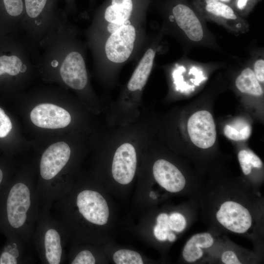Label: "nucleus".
Segmentation results:
<instances>
[{"label":"nucleus","instance_id":"f257e3e1","mask_svg":"<svg viewBox=\"0 0 264 264\" xmlns=\"http://www.w3.org/2000/svg\"><path fill=\"white\" fill-rule=\"evenodd\" d=\"M49 211L64 228L68 240H91L92 230L105 225L110 212L104 197L90 187H74L57 199Z\"/></svg>","mask_w":264,"mask_h":264},{"label":"nucleus","instance_id":"f03ea898","mask_svg":"<svg viewBox=\"0 0 264 264\" xmlns=\"http://www.w3.org/2000/svg\"><path fill=\"white\" fill-rule=\"evenodd\" d=\"M42 205L36 184L7 181L0 191V233L21 240L30 249Z\"/></svg>","mask_w":264,"mask_h":264},{"label":"nucleus","instance_id":"7ed1b4c3","mask_svg":"<svg viewBox=\"0 0 264 264\" xmlns=\"http://www.w3.org/2000/svg\"><path fill=\"white\" fill-rule=\"evenodd\" d=\"M68 240L62 224L49 211L41 209L33 236V247L43 264H60L65 259V246Z\"/></svg>","mask_w":264,"mask_h":264},{"label":"nucleus","instance_id":"20e7f679","mask_svg":"<svg viewBox=\"0 0 264 264\" xmlns=\"http://www.w3.org/2000/svg\"><path fill=\"white\" fill-rule=\"evenodd\" d=\"M59 0H23L21 34L38 49L43 38L65 16Z\"/></svg>","mask_w":264,"mask_h":264},{"label":"nucleus","instance_id":"39448f33","mask_svg":"<svg viewBox=\"0 0 264 264\" xmlns=\"http://www.w3.org/2000/svg\"><path fill=\"white\" fill-rule=\"evenodd\" d=\"M216 213L217 221L226 229L237 234H244L252 224L249 210L240 202L226 200L222 202Z\"/></svg>","mask_w":264,"mask_h":264},{"label":"nucleus","instance_id":"423d86ee","mask_svg":"<svg viewBox=\"0 0 264 264\" xmlns=\"http://www.w3.org/2000/svg\"><path fill=\"white\" fill-rule=\"evenodd\" d=\"M187 130L190 139L201 149L212 147L216 139L215 122L212 114L207 110H199L189 118Z\"/></svg>","mask_w":264,"mask_h":264},{"label":"nucleus","instance_id":"0eeeda50","mask_svg":"<svg viewBox=\"0 0 264 264\" xmlns=\"http://www.w3.org/2000/svg\"><path fill=\"white\" fill-rule=\"evenodd\" d=\"M135 36V28L128 21L108 38L105 45L107 58L116 63L126 61L133 50Z\"/></svg>","mask_w":264,"mask_h":264},{"label":"nucleus","instance_id":"6e6552de","mask_svg":"<svg viewBox=\"0 0 264 264\" xmlns=\"http://www.w3.org/2000/svg\"><path fill=\"white\" fill-rule=\"evenodd\" d=\"M137 165L136 153L134 147L125 143L116 150L112 163L111 173L118 183L126 185L132 180Z\"/></svg>","mask_w":264,"mask_h":264},{"label":"nucleus","instance_id":"1a4fd4ad","mask_svg":"<svg viewBox=\"0 0 264 264\" xmlns=\"http://www.w3.org/2000/svg\"><path fill=\"white\" fill-rule=\"evenodd\" d=\"M30 117L37 127L45 129L66 127L71 122L69 112L64 109L50 103H42L34 108Z\"/></svg>","mask_w":264,"mask_h":264},{"label":"nucleus","instance_id":"9d476101","mask_svg":"<svg viewBox=\"0 0 264 264\" xmlns=\"http://www.w3.org/2000/svg\"><path fill=\"white\" fill-rule=\"evenodd\" d=\"M153 174L157 183L171 193L181 191L186 185V179L180 170L169 161L159 159L153 167Z\"/></svg>","mask_w":264,"mask_h":264},{"label":"nucleus","instance_id":"9b49d317","mask_svg":"<svg viewBox=\"0 0 264 264\" xmlns=\"http://www.w3.org/2000/svg\"><path fill=\"white\" fill-rule=\"evenodd\" d=\"M172 12L177 24L190 40L194 42L202 40L203 37L202 24L191 8L179 4L173 8Z\"/></svg>","mask_w":264,"mask_h":264},{"label":"nucleus","instance_id":"f8f14e48","mask_svg":"<svg viewBox=\"0 0 264 264\" xmlns=\"http://www.w3.org/2000/svg\"><path fill=\"white\" fill-rule=\"evenodd\" d=\"M214 239L209 233H198L192 236L187 242L182 251L184 260L193 263L200 259L203 254L202 249L212 246Z\"/></svg>","mask_w":264,"mask_h":264},{"label":"nucleus","instance_id":"ddd939ff","mask_svg":"<svg viewBox=\"0 0 264 264\" xmlns=\"http://www.w3.org/2000/svg\"><path fill=\"white\" fill-rule=\"evenodd\" d=\"M6 241L0 250V264H18L25 263L28 258L25 251L29 248L21 240L6 238Z\"/></svg>","mask_w":264,"mask_h":264},{"label":"nucleus","instance_id":"4468645a","mask_svg":"<svg viewBox=\"0 0 264 264\" xmlns=\"http://www.w3.org/2000/svg\"><path fill=\"white\" fill-rule=\"evenodd\" d=\"M154 56L153 49L150 48L147 50L128 83L129 90L134 91L144 87L152 70Z\"/></svg>","mask_w":264,"mask_h":264},{"label":"nucleus","instance_id":"2eb2a0df","mask_svg":"<svg viewBox=\"0 0 264 264\" xmlns=\"http://www.w3.org/2000/svg\"><path fill=\"white\" fill-rule=\"evenodd\" d=\"M132 0H111V4L105 12V19L109 22L124 24L129 20L132 10Z\"/></svg>","mask_w":264,"mask_h":264},{"label":"nucleus","instance_id":"dca6fc26","mask_svg":"<svg viewBox=\"0 0 264 264\" xmlns=\"http://www.w3.org/2000/svg\"><path fill=\"white\" fill-rule=\"evenodd\" d=\"M235 85L241 92L259 96L263 94V90L253 71L250 68L243 69L237 77Z\"/></svg>","mask_w":264,"mask_h":264},{"label":"nucleus","instance_id":"f3484780","mask_svg":"<svg viewBox=\"0 0 264 264\" xmlns=\"http://www.w3.org/2000/svg\"><path fill=\"white\" fill-rule=\"evenodd\" d=\"M223 132L228 139L235 141H242L246 140L250 137L251 127L246 120L238 118L231 124L226 125Z\"/></svg>","mask_w":264,"mask_h":264},{"label":"nucleus","instance_id":"a211bd4d","mask_svg":"<svg viewBox=\"0 0 264 264\" xmlns=\"http://www.w3.org/2000/svg\"><path fill=\"white\" fill-rule=\"evenodd\" d=\"M112 259L116 264H143L144 263L140 254L136 251L126 249L116 251Z\"/></svg>","mask_w":264,"mask_h":264},{"label":"nucleus","instance_id":"6ab92c4d","mask_svg":"<svg viewBox=\"0 0 264 264\" xmlns=\"http://www.w3.org/2000/svg\"><path fill=\"white\" fill-rule=\"evenodd\" d=\"M206 10L209 13L228 20L237 18L233 9L225 4L214 0H207Z\"/></svg>","mask_w":264,"mask_h":264},{"label":"nucleus","instance_id":"aec40b11","mask_svg":"<svg viewBox=\"0 0 264 264\" xmlns=\"http://www.w3.org/2000/svg\"><path fill=\"white\" fill-rule=\"evenodd\" d=\"M168 219L169 216L165 213L159 214L156 218V224L154 228V234L159 241H165L167 240L168 234L170 232Z\"/></svg>","mask_w":264,"mask_h":264},{"label":"nucleus","instance_id":"412c9836","mask_svg":"<svg viewBox=\"0 0 264 264\" xmlns=\"http://www.w3.org/2000/svg\"><path fill=\"white\" fill-rule=\"evenodd\" d=\"M69 262L71 264H94L96 261L92 252L85 249L79 251Z\"/></svg>","mask_w":264,"mask_h":264},{"label":"nucleus","instance_id":"4be33fe9","mask_svg":"<svg viewBox=\"0 0 264 264\" xmlns=\"http://www.w3.org/2000/svg\"><path fill=\"white\" fill-rule=\"evenodd\" d=\"M168 224L170 230L180 232L185 228L186 221L182 214L176 212L169 216Z\"/></svg>","mask_w":264,"mask_h":264},{"label":"nucleus","instance_id":"5701e85b","mask_svg":"<svg viewBox=\"0 0 264 264\" xmlns=\"http://www.w3.org/2000/svg\"><path fill=\"white\" fill-rule=\"evenodd\" d=\"M239 162L243 173L249 175L252 170V166L247 150H241L238 154Z\"/></svg>","mask_w":264,"mask_h":264},{"label":"nucleus","instance_id":"b1692460","mask_svg":"<svg viewBox=\"0 0 264 264\" xmlns=\"http://www.w3.org/2000/svg\"><path fill=\"white\" fill-rule=\"evenodd\" d=\"M12 128V125L9 117L0 108V138L7 136Z\"/></svg>","mask_w":264,"mask_h":264},{"label":"nucleus","instance_id":"393cba45","mask_svg":"<svg viewBox=\"0 0 264 264\" xmlns=\"http://www.w3.org/2000/svg\"><path fill=\"white\" fill-rule=\"evenodd\" d=\"M221 260L222 262L225 264H242L237 255L231 250L224 251L221 255Z\"/></svg>","mask_w":264,"mask_h":264},{"label":"nucleus","instance_id":"a878e982","mask_svg":"<svg viewBox=\"0 0 264 264\" xmlns=\"http://www.w3.org/2000/svg\"><path fill=\"white\" fill-rule=\"evenodd\" d=\"M254 74L258 80L261 82L264 81V61L259 59L256 61L254 66Z\"/></svg>","mask_w":264,"mask_h":264},{"label":"nucleus","instance_id":"bb28decb","mask_svg":"<svg viewBox=\"0 0 264 264\" xmlns=\"http://www.w3.org/2000/svg\"><path fill=\"white\" fill-rule=\"evenodd\" d=\"M252 167L261 169L263 167V162L261 159L252 151L247 150Z\"/></svg>","mask_w":264,"mask_h":264},{"label":"nucleus","instance_id":"cd10ccee","mask_svg":"<svg viewBox=\"0 0 264 264\" xmlns=\"http://www.w3.org/2000/svg\"><path fill=\"white\" fill-rule=\"evenodd\" d=\"M128 21L127 22H128ZM124 24H119L115 23L110 22V23L108 25V30L109 32L112 34L118 30Z\"/></svg>","mask_w":264,"mask_h":264},{"label":"nucleus","instance_id":"c85d7f7f","mask_svg":"<svg viewBox=\"0 0 264 264\" xmlns=\"http://www.w3.org/2000/svg\"><path fill=\"white\" fill-rule=\"evenodd\" d=\"M7 181L3 170L0 168V191Z\"/></svg>","mask_w":264,"mask_h":264},{"label":"nucleus","instance_id":"c756f323","mask_svg":"<svg viewBox=\"0 0 264 264\" xmlns=\"http://www.w3.org/2000/svg\"><path fill=\"white\" fill-rule=\"evenodd\" d=\"M247 0H238L237 2L238 8L241 10L243 9L246 5Z\"/></svg>","mask_w":264,"mask_h":264},{"label":"nucleus","instance_id":"7c9ffc66","mask_svg":"<svg viewBox=\"0 0 264 264\" xmlns=\"http://www.w3.org/2000/svg\"><path fill=\"white\" fill-rule=\"evenodd\" d=\"M176 239V236L175 234L172 232H170L168 235L167 240L171 242H174Z\"/></svg>","mask_w":264,"mask_h":264},{"label":"nucleus","instance_id":"2f4dec72","mask_svg":"<svg viewBox=\"0 0 264 264\" xmlns=\"http://www.w3.org/2000/svg\"><path fill=\"white\" fill-rule=\"evenodd\" d=\"M66 3V8H68L70 2V0H64Z\"/></svg>","mask_w":264,"mask_h":264},{"label":"nucleus","instance_id":"473e14b6","mask_svg":"<svg viewBox=\"0 0 264 264\" xmlns=\"http://www.w3.org/2000/svg\"><path fill=\"white\" fill-rule=\"evenodd\" d=\"M216 0V1L220 0V1L225 2H228L230 1V0Z\"/></svg>","mask_w":264,"mask_h":264}]
</instances>
